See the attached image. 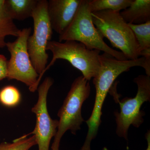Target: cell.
Masks as SVG:
<instances>
[{
    "label": "cell",
    "mask_w": 150,
    "mask_h": 150,
    "mask_svg": "<svg viewBox=\"0 0 150 150\" xmlns=\"http://www.w3.org/2000/svg\"><path fill=\"white\" fill-rule=\"evenodd\" d=\"M99 60L100 68L97 75L93 78L96 91L95 100L91 115L86 121L88 126V132L80 150H91V143L96 137L101 123L103 103L115 79L122 73L128 71L132 67L144 68V67L145 58L143 57L135 60L120 61L104 53L99 55Z\"/></svg>",
    "instance_id": "1"
},
{
    "label": "cell",
    "mask_w": 150,
    "mask_h": 150,
    "mask_svg": "<svg viewBox=\"0 0 150 150\" xmlns=\"http://www.w3.org/2000/svg\"><path fill=\"white\" fill-rule=\"evenodd\" d=\"M120 12L104 10L91 13L93 24L103 37L107 38L113 47L121 50L128 60L138 59L140 56L139 44Z\"/></svg>",
    "instance_id": "2"
},
{
    "label": "cell",
    "mask_w": 150,
    "mask_h": 150,
    "mask_svg": "<svg viewBox=\"0 0 150 150\" xmlns=\"http://www.w3.org/2000/svg\"><path fill=\"white\" fill-rule=\"evenodd\" d=\"M103 38L93 24L88 0H81L72 21L59 35V41L74 40L84 44L88 49L103 51L117 60H128L122 52L109 47Z\"/></svg>",
    "instance_id": "3"
},
{
    "label": "cell",
    "mask_w": 150,
    "mask_h": 150,
    "mask_svg": "<svg viewBox=\"0 0 150 150\" xmlns=\"http://www.w3.org/2000/svg\"><path fill=\"white\" fill-rule=\"evenodd\" d=\"M90 92L89 81L83 76L75 79L58 111L59 126L51 150H59L61 139L67 131L70 130L76 135L77 131L80 130L81 125L84 121L82 116V107Z\"/></svg>",
    "instance_id": "4"
},
{
    "label": "cell",
    "mask_w": 150,
    "mask_h": 150,
    "mask_svg": "<svg viewBox=\"0 0 150 150\" xmlns=\"http://www.w3.org/2000/svg\"><path fill=\"white\" fill-rule=\"evenodd\" d=\"M47 51L52 52L53 58L46 66L44 74L58 59H64L69 62L72 66L79 70L84 78L88 81L95 77L99 71L100 51L88 49L78 41L67 40L62 42L51 40L47 45Z\"/></svg>",
    "instance_id": "5"
},
{
    "label": "cell",
    "mask_w": 150,
    "mask_h": 150,
    "mask_svg": "<svg viewBox=\"0 0 150 150\" xmlns=\"http://www.w3.org/2000/svg\"><path fill=\"white\" fill-rule=\"evenodd\" d=\"M46 0H38L32 16L33 31L28 39L27 46L30 58L34 69L39 74V85L48 63L47 45L51 41L53 29L48 18Z\"/></svg>",
    "instance_id": "6"
},
{
    "label": "cell",
    "mask_w": 150,
    "mask_h": 150,
    "mask_svg": "<svg viewBox=\"0 0 150 150\" xmlns=\"http://www.w3.org/2000/svg\"><path fill=\"white\" fill-rule=\"evenodd\" d=\"M31 30L30 27L23 28L16 40L6 42V47L10 54V58L8 61L7 78L21 82L33 93L38 88L39 74L32 64L28 51L27 40Z\"/></svg>",
    "instance_id": "7"
},
{
    "label": "cell",
    "mask_w": 150,
    "mask_h": 150,
    "mask_svg": "<svg viewBox=\"0 0 150 150\" xmlns=\"http://www.w3.org/2000/svg\"><path fill=\"white\" fill-rule=\"evenodd\" d=\"M134 81L138 86L137 95L133 98H125L121 101L118 100L120 111L114 112L116 134L126 140H128L129 127L132 125L139 128L144 122L145 112L141 111V107L144 103L150 100V76L139 75Z\"/></svg>",
    "instance_id": "8"
},
{
    "label": "cell",
    "mask_w": 150,
    "mask_h": 150,
    "mask_svg": "<svg viewBox=\"0 0 150 150\" xmlns=\"http://www.w3.org/2000/svg\"><path fill=\"white\" fill-rule=\"evenodd\" d=\"M54 83L49 77L38 87V99L31 108L36 116V124L34 130L29 134L35 136L38 150H49L50 142L56 136L59 126V120L51 118L47 108V96L49 89Z\"/></svg>",
    "instance_id": "9"
},
{
    "label": "cell",
    "mask_w": 150,
    "mask_h": 150,
    "mask_svg": "<svg viewBox=\"0 0 150 150\" xmlns=\"http://www.w3.org/2000/svg\"><path fill=\"white\" fill-rule=\"evenodd\" d=\"M81 0H49L47 3L48 18L53 30L61 35L72 22Z\"/></svg>",
    "instance_id": "10"
},
{
    "label": "cell",
    "mask_w": 150,
    "mask_h": 150,
    "mask_svg": "<svg viewBox=\"0 0 150 150\" xmlns=\"http://www.w3.org/2000/svg\"><path fill=\"white\" fill-rule=\"evenodd\" d=\"M127 23L141 24L150 21V0H133L131 5L120 12Z\"/></svg>",
    "instance_id": "11"
},
{
    "label": "cell",
    "mask_w": 150,
    "mask_h": 150,
    "mask_svg": "<svg viewBox=\"0 0 150 150\" xmlns=\"http://www.w3.org/2000/svg\"><path fill=\"white\" fill-rule=\"evenodd\" d=\"M38 0H4L6 11L12 19L23 21L31 17Z\"/></svg>",
    "instance_id": "12"
},
{
    "label": "cell",
    "mask_w": 150,
    "mask_h": 150,
    "mask_svg": "<svg viewBox=\"0 0 150 150\" xmlns=\"http://www.w3.org/2000/svg\"><path fill=\"white\" fill-rule=\"evenodd\" d=\"M21 31L7 12L4 0H0V48L6 47V37H18Z\"/></svg>",
    "instance_id": "13"
},
{
    "label": "cell",
    "mask_w": 150,
    "mask_h": 150,
    "mask_svg": "<svg viewBox=\"0 0 150 150\" xmlns=\"http://www.w3.org/2000/svg\"><path fill=\"white\" fill-rule=\"evenodd\" d=\"M133 0H88L91 13L110 10L119 12L131 5Z\"/></svg>",
    "instance_id": "14"
},
{
    "label": "cell",
    "mask_w": 150,
    "mask_h": 150,
    "mask_svg": "<svg viewBox=\"0 0 150 150\" xmlns=\"http://www.w3.org/2000/svg\"><path fill=\"white\" fill-rule=\"evenodd\" d=\"M128 24L137 39L140 54L150 51V21L141 24Z\"/></svg>",
    "instance_id": "15"
},
{
    "label": "cell",
    "mask_w": 150,
    "mask_h": 150,
    "mask_svg": "<svg viewBox=\"0 0 150 150\" xmlns=\"http://www.w3.org/2000/svg\"><path fill=\"white\" fill-rule=\"evenodd\" d=\"M28 136V135L22 136L14 140L12 143H0V150H29L37 144L34 135L29 137Z\"/></svg>",
    "instance_id": "16"
},
{
    "label": "cell",
    "mask_w": 150,
    "mask_h": 150,
    "mask_svg": "<svg viewBox=\"0 0 150 150\" xmlns=\"http://www.w3.org/2000/svg\"><path fill=\"white\" fill-rule=\"evenodd\" d=\"M21 96L20 92L14 86H6L0 90V103L6 107L16 106L20 102Z\"/></svg>",
    "instance_id": "17"
},
{
    "label": "cell",
    "mask_w": 150,
    "mask_h": 150,
    "mask_svg": "<svg viewBox=\"0 0 150 150\" xmlns=\"http://www.w3.org/2000/svg\"><path fill=\"white\" fill-rule=\"evenodd\" d=\"M8 61L5 56L0 54V81L7 78Z\"/></svg>",
    "instance_id": "18"
},
{
    "label": "cell",
    "mask_w": 150,
    "mask_h": 150,
    "mask_svg": "<svg viewBox=\"0 0 150 150\" xmlns=\"http://www.w3.org/2000/svg\"><path fill=\"white\" fill-rule=\"evenodd\" d=\"M146 139L147 141L148 146L146 150H150V132L149 130L148 131L147 133L145 135Z\"/></svg>",
    "instance_id": "19"
},
{
    "label": "cell",
    "mask_w": 150,
    "mask_h": 150,
    "mask_svg": "<svg viewBox=\"0 0 150 150\" xmlns=\"http://www.w3.org/2000/svg\"><path fill=\"white\" fill-rule=\"evenodd\" d=\"M103 150H108V149L106 147L103 148Z\"/></svg>",
    "instance_id": "20"
},
{
    "label": "cell",
    "mask_w": 150,
    "mask_h": 150,
    "mask_svg": "<svg viewBox=\"0 0 150 150\" xmlns=\"http://www.w3.org/2000/svg\"><path fill=\"white\" fill-rule=\"evenodd\" d=\"M0 141H1V139H0Z\"/></svg>",
    "instance_id": "21"
}]
</instances>
